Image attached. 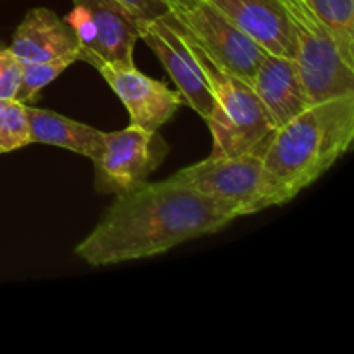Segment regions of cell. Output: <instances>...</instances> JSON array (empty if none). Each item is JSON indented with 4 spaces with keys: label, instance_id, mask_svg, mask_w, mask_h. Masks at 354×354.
Here are the masks:
<instances>
[{
    "label": "cell",
    "instance_id": "obj_1",
    "mask_svg": "<svg viewBox=\"0 0 354 354\" xmlns=\"http://www.w3.org/2000/svg\"><path fill=\"white\" fill-rule=\"evenodd\" d=\"M237 220L211 197L173 180L118 194L93 230L75 248L90 266H111L162 254L216 234Z\"/></svg>",
    "mask_w": 354,
    "mask_h": 354
},
{
    "label": "cell",
    "instance_id": "obj_2",
    "mask_svg": "<svg viewBox=\"0 0 354 354\" xmlns=\"http://www.w3.org/2000/svg\"><path fill=\"white\" fill-rule=\"evenodd\" d=\"M354 140V92L310 104L275 128L263 149V169L273 206L290 203L313 185Z\"/></svg>",
    "mask_w": 354,
    "mask_h": 354
},
{
    "label": "cell",
    "instance_id": "obj_3",
    "mask_svg": "<svg viewBox=\"0 0 354 354\" xmlns=\"http://www.w3.org/2000/svg\"><path fill=\"white\" fill-rule=\"evenodd\" d=\"M192 44L214 95L213 114L206 121L213 137L211 154L234 156L244 152L263 154V149L275 128L270 123L252 86L220 68L194 40Z\"/></svg>",
    "mask_w": 354,
    "mask_h": 354
},
{
    "label": "cell",
    "instance_id": "obj_4",
    "mask_svg": "<svg viewBox=\"0 0 354 354\" xmlns=\"http://www.w3.org/2000/svg\"><path fill=\"white\" fill-rule=\"evenodd\" d=\"M169 180L211 197L237 218L273 207L266 189L261 152L211 154L196 165L178 169Z\"/></svg>",
    "mask_w": 354,
    "mask_h": 354
},
{
    "label": "cell",
    "instance_id": "obj_5",
    "mask_svg": "<svg viewBox=\"0 0 354 354\" xmlns=\"http://www.w3.org/2000/svg\"><path fill=\"white\" fill-rule=\"evenodd\" d=\"M289 14L296 61L310 104L354 92V68L342 59L334 38L306 0H280Z\"/></svg>",
    "mask_w": 354,
    "mask_h": 354
},
{
    "label": "cell",
    "instance_id": "obj_6",
    "mask_svg": "<svg viewBox=\"0 0 354 354\" xmlns=\"http://www.w3.org/2000/svg\"><path fill=\"white\" fill-rule=\"evenodd\" d=\"M142 17L123 0H73L64 17L78 40V61L99 69L102 64L133 62Z\"/></svg>",
    "mask_w": 354,
    "mask_h": 354
},
{
    "label": "cell",
    "instance_id": "obj_7",
    "mask_svg": "<svg viewBox=\"0 0 354 354\" xmlns=\"http://www.w3.org/2000/svg\"><path fill=\"white\" fill-rule=\"evenodd\" d=\"M168 142L158 133L130 124L104 133L99 158L93 159V185L100 194H124L137 189L162 165Z\"/></svg>",
    "mask_w": 354,
    "mask_h": 354
},
{
    "label": "cell",
    "instance_id": "obj_8",
    "mask_svg": "<svg viewBox=\"0 0 354 354\" xmlns=\"http://www.w3.org/2000/svg\"><path fill=\"white\" fill-rule=\"evenodd\" d=\"M138 37L165 66L187 106L192 107L204 121L209 120L214 109V95L206 71L197 57L192 40L171 12L166 10L154 19H140Z\"/></svg>",
    "mask_w": 354,
    "mask_h": 354
},
{
    "label": "cell",
    "instance_id": "obj_9",
    "mask_svg": "<svg viewBox=\"0 0 354 354\" xmlns=\"http://www.w3.org/2000/svg\"><path fill=\"white\" fill-rule=\"evenodd\" d=\"M192 40L220 68L251 85L266 50L235 26L213 3L203 0L189 10H169Z\"/></svg>",
    "mask_w": 354,
    "mask_h": 354
},
{
    "label": "cell",
    "instance_id": "obj_10",
    "mask_svg": "<svg viewBox=\"0 0 354 354\" xmlns=\"http://www.w3.org/2000/svg\"><path fill=\"white\" fill-rule=\"evenodd\" d=\"M97 71L127 107L130 124L144 130L159 131L185 104L178 90L138 71L135 62L102 64Z\"/></svg>",
    "mask_w": 354,
    "mask_h": 354
},
{
    "label": "cell",
    "instance_id": "obj_11",
    "mask_svg": "<svg viewBox=\"0 0 354 354\" xmlns=\"http://www.w3.org/2000/svg\"><path fill=\"white\" fill-rule=\"evenodd\" d=\"M266 52L296 57L292 24L280 0H207Z\"/></svg>",
    "mask_w": 354,
    "mask_h": 354
},
{
    "label": "cell",
    "instance_id": "obj_12",
    "mask_svg": "<svg viewBox=\"0 0 354 354\" xmlns=\"http://www.w3.org/2000/svg\"><path fill=\"white\" fill-rule=\"evenodd\" d=\"M273 128L282 127L310 106L294 59L266 52L251 82Z\"/></svg>",
    "mask_w": 354,
    "mask_h": 354
},
{
    "label": "cell",
    "instance_id": "obj_13",
    "mask_svg": "<svg viewBox=\"0 0 354 354\" xmlns=\"http://www.w3.org/2000/svg\"><path fill=\"white\" fill-rule=\"evenodd\" d=\"M9 48L21 64H26L78 54V40L71 26L54 10L33 7L14 31Z\"/></svg>",
    "mask_w": 354,
    "mask_h": 354
},
{
    "label": "cell",
    "instance_id": "obj_14",
    "mask_svg": "<svg viewBox=\"0 0 354 354\" xmlns=\"http://www.w3.org/2000/svg\"><path fill=\"white\" fill-rule=\"evenodd\" d=\"M26 114L31 144L54 145L85 156L92 161L99 158L106 131L31 104H26Z\"/></svg>",
    "mask_w": 354,
    "mask_h": 354
},
{
    "label": "cell",
    "instance_id": "obj_15",
    "mask_svg": "<svg viewBox=\"0 0 354 354\" xmlns=\"http://www.w3.org/2000/svg\"><path fill=\"white\" fill-rule=\"evenodd\" d=\"M334 38L346 62L354 68V0H306Z\"/></svg>",
    "mask_w": 354,
    "mask_h": 354
},
{
    "label": "cell",
    "instance_id": "obj_16",
    "mask_svg": "<svg viewBox=\"0 0 354 354\" xmlns=\"http://www.w3.org/2000/svg\"><path fill=\"white\" fill-rule=\"evenodd\" d=\"M76 61H78V54H68L57 59H50V61L21 64L23 73H21V85L16 93V100L23 104H33L40 95L41 88L54 82L61 73H64Z\"/></svg>",
    "mask_w": 354,
    "mask_h": 354
},
{
    "label": "cell",
    "instance_id": "obj_17",
    "mask_svg": "<svg viewBox=\"0 0 354 354\" xmlns=\"http://www.w3.org/2000/svg\"><path fill=\"white\" fill-rule=\"evenodd\" d=\"M30 144L26 104L16 99H0V154L28 147Z\"/></svg>",
    "mask_w": 354,
    "mask_h": 354
},
{
    "label": "cell",
    "instance_id": "obj_18",
    "mask_svg": "<svg viewBox=\"0 0 354 354\" xmlns=\"http://www.w3.org/2000/svg\"><path fill=\"white\" fill-rule=\"evenodd\" d=\"M21 73L23 66L19 59L9 47L0 45V99H16L21 85Z\"/></svg>",
    "mask_w": 354,
    "mask_h": 354
},
{
    "label": "cell",
    "instance_id": "obj_19",
    "mask_svg": "<svg viewBox=\"0 0 354 354\" xmlns=\"http://www.w3.org/2000/svg\"><path fill=\"white\" fill-rule=\"evenodd\" d=\"M123 2L133 10H137L145 19H154V17L162 16L168 10V7L161 0H123Z\"/></svg>",
    "mask_w": 354,
    "mask_h": 354
},
{
    "label": "cell",
    "instance_id": "obj_20",
    "mask_svg": "<svg viewBox=\"0 0 354 354\" xmlns=\"http://www.w3.org/2000/svg\"><path fill=\"white\" fill-rule=\"evenodd\" d=\"M161 2L168 7V10H189L203 0H161Z\"/></svg>",
    "mask_w": 354,
    "mask_h": 354
}]
</instances>
